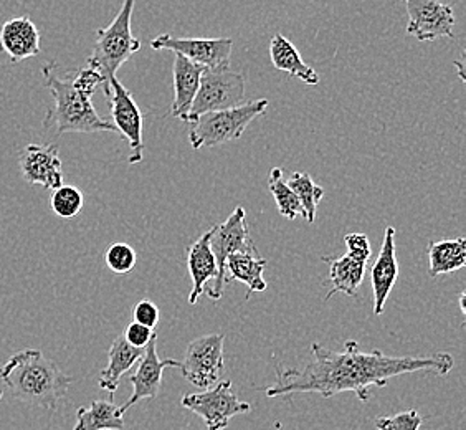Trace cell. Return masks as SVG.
<instances>
[{
    "instance_id": "obj_1",
    "label": "cell",
    "mask_w": 466,
    "mask_h": 430,
    "mask_svg": "<svg viewBox=\"0 0 466 430\" xmlns=\"http://www.w3.org/2000/svg\"><path fill=\"white\" fill-rule=\"evenodd\" d=\"M313 358L301 368H277V379L265 389L267 397H285L296 393H316L323 397L354 393L360 403L370 399V387H386L389 379L429 373L447 376L455 366L449 353L431 356H386L382 351L364 353L356 341H348L344 351H331L314 343Z\"/></svg>"
},
{
    "instance_id": "obj_2",
    "label": "cell",
    "mask_w": 466,
    "mask_h": 430,
    "mask_svg": "<svg viewBox=\"0 0 466 430\" xmlns=\"http://www.w3.org/2000/svg\"><path fill=\"white\" fill-rule=\"evenodd\" d=\"M0 379L12 397L46 411L56 409L73 383L54 359L38 350L18 351L0 368Z\"/></svg>"
},
{
    "instance_id": "obj_3",
    "label": "cell",
    "mask_w": 466,
    "mask_h": 430,
    "mask_svg": "<svg viewBox=\"0 0 466 430\" xmlns=\"http://www.w3.org/2000/svg\"><path fill=\"white\" fill-rule=\"evenodd\" d=\"M42 75L55 99L54 107L48 109L44 121L46 129H54L55 136L99 131L117 133L113 123L99 117L96 108L93 107L91 95L73 83V73L60 77L56 72V63L52 62L44 67Z\"/></svg>"
},
{
    "instance_id": "obj_4",
    "label": "cell",
    "mask_w": 466,
    "mask_h": 430,
    "mask_svg": "<svg viewBox=\"0 0 466 430\" xmlns=\"http://www.w3.org/2000/svg\"><path fill=\"white\" fill-rule=\"evenodd\" d=\"M135 5L136 0H123L115 20L108 27L99 28L96 32V42L88 58V67L105 78V91L108 90L109 80L116 77L117 70L141 50V42L131 30Z\"/></svg>"
},
{
    "instance_id": "obj_5",
    "label": "cell",
    "mask_w": 466,
    "mask_h": 430,
    "mask_svg": "<svg viewBox=\"0 0 466 430\" xmlns=\"http://www.w3.org/2000/svg\"><path fill=\"white\" fill-rule=\"evenodd\" d=\"M268 107L267 98L253 99L240 107L200 115L190 123L188 143L194 149H202L235 141L245 133L251 121L267 113Z\"/></svg>"
},
{
    "instance_id": "obj_6",
    "label": "cell",
    "mask_w": 466,
    "mask_h": 430,
    "mask_svg": "<svg viewBox=\"0 0 466 430\" xmlns=\"http://www.w3.org/2000/svg\"><path fill=\"white\" fill-rule=\"evenodd\" d=\"M245 99V77L228 68H204L198 95L188 111L186 123L212 111L240 107Z\"/></svg>"
},
{
    "instance_id": "obj_7",
    "label": "cell",
    "mask_w": 466,
    "mask_h": 430,
    "mask_svg": "<svg viewBox=\"0 0 466 430\" xmlns=\"http://www.w3.org/2000/svg\"><path fill=\"white\" fill-rule=\"evenodd\" d=\"M224 343L225 336L220 333L190 341L186 358L180 361L182 376L202 391L218 384L225 366Z\"/></svg>"
},
{
    "instance_id": "obj_8",
    "label": "cell",
    "mask_w": 466,
    "mask_h": 430,
    "mask_svg": "<svg viewBox=\"0 0 466 430\" xmlns=\"http://www.w3.org/2000/svg\"><path fill=\"white\" fill-rule=\"evenodd\" d=\"M247 212L242 206L237 207L224 224L216 225L210 229V249L216 257L217 278L214 285L207 290V296L210 300H220L224 295L225 288V263L228 257L237 251H247L253 245L250 237V229L247 225Z\"/></svg>"
},
{
    "instance_id": "obj_9",
    "label": "cell",
    "mask_w": 466,
    "mask_h": 430,
    "mask_svg": "<svg viewBox=\"0 0 466 430\" xmlns=\"http://www.w3.org/2000/svg\"><path fill=\"white\" fill-rule=\"evenodd\" d=\"M182 407L198 414L206 422L207 430H224L235 415L250 413L251 405L233 394L232 383L222 381L218 384L194 394L182 397Z\"/></svg>"
},
{
    "instance_id": "obj_10",
    "label": "cell",
    "mask_w": 466,
    "mask_h": 430,
    "mask_svg": "<svg viewBox=\"0 0 466 430\" xmlns=\"http://www.w3.org/2000/svg\"><path fill=\"white\" fill-rule=\"evenodd\" d=\"M154 50H171L202 68H228L232 56V38H186L161 34L151 42Z\"/></svg>"
},
{
    "instance_id": "obj_11",
    "label": "cell",
    "mask_w": 466,
    "mask_h": 430,
    "mask_svg": "<svg viewBox=\"0 0 466 430\" xmlns=\"http://www.w3.org/2000/svg\"><path fill=\"white\" fill-rule=\"evenodd\" d=\"M111 107L113 125L117 133L125 136L131 148L129 164H139L143 161V113L136 103L133 93L126 90L125 85L113 77L108 83V90L105 91Z\"/></svg>"
},
{
    "instance_id": "obj_12",
    "label": "cell",
    "mask_w": 466,
    "mask_h": 430,
    "mask_svg": "<svg viewBox=\"0 0 466 430\" xmlns=\"http://www.w3.org/2000/svg\"><path fill=\"white\" fill-rule=\"evenodd\" d=\"M409 26L407 34L420 42H433L441 36L453 38L455 12L440 0H404Z\"/></svg>"
},
{
    "instance_id": "obj_13",
    "label": "cell",
    "mask_w": 466,
    "mask_h": 430,
    "mask_svg": "<svg viewBox=\"0 0 466 430\" xmlns=\"http://www.w3.org/2000/svg\"><path fill=\"white\" fill-rule=\"evenodd\" d=\"M22 176L28 184L55 189L63 186V168L56 144H28L18 156Z\"/></svg>"
},
{
    "instance_id": "obj_14",
    "label": "cell",
    "mask_w": 466,
    "mask_h": 430,
    "mask_svg": "<svg viewBox=\"0 0 466 430\" xmlns=\"http://www.w3.org/2000/svg\"><path fill=\"white\" fill-rule=\"evenodd\" d=\"M157 333L154 334L153 340L144 350L143 358L137 363V369L135 374L129 376V383L133 385V394L126 401L125 405L119 407L121 414L127 409L143 401V399H154L159 389H161L162 373L164 369L179 368L180 361L176 359H159L157 356Z\"/></svg>"
},
{
    "instance_id": "obj_15",
    "label": "cell",
    "mask_w": 466,
    "mask_h": 430,
    "mask_svg": "<svg viewBox=\"0 0 466 430\" xmlns=\"http://www.w3.org/2000/svg\"><path fill=\"white\" fill-rule=\"evenodd\" d=\"M400 273L395 251V229L387 227L384 232L382 247L377 255V261L372 265V292H374V313H384L387 298L394 288L395 282Z\"/></svg>"
},
{
    "instance_id": "obj_16",
    "label": "cell",
    "mask_w": 466,
    "mask_h": 430,
    "mask_svg": "<svg viewBox=\"0 0 466 430\" xmlns=\"http://www.w3.org/2000/svg\"><path fill=\"white\" fill-rule=\"evenodd\" d=\"M0 50L18 63L40 54V32L30 17L7 20L0 28Z\"/></svg>"
},
{
    "instance_id": "obj_17",
    "label": "cell",
    "mask_w": 466,
    "mask_h": 430,
    "mask_svg": "<svg viewBox=\"0 0 466 430\" xmlns=\"http://www.w3.org/2000/svg\"><path fill=\"white\" fill-rule=\"evenodd\" d=\"M267 265L268 261L261 257L258 249L253 243L250 249L237 251L228 257L225 263V282L237 280L245 283L248 287L245 300H250L251 293H260L268 288L263 278Z\"/></svg>"
},
{
    "instance_id": "obj_18",
    "label": "cell",
    "mask_w": 466,
    "mask_h": 430,
    "mask_svg": "<svg viewBox=\"0 0 466 430\" xmlns=\"http://www.w3.org/2000/svg\"><path fill=\"white\" fill-rule=\"evenodd\" d=\"M188 275L192 278V290L188 293V303L196 305L204 295L206 285L217 278V261L210 249V230L202 233L187 251Z\"/></svg>"
},
{
    "instance_id": "obj_19",
    "label": "cell",
    "mask_w": 466,
    "mask_h": 430,
    "mask_svg": "<svg viewBox=\"0 0 466 430\" xmlns=\"http://www.w3.org/2000/svg\"><path fill=\"white\" fill-rule=\"evenodd\" d=\"M204 68L196 63L188 62L182 55H176L174 60V101L171 115L179 119H186L192 108V103L200 87V77Z\"/></svg>"
},
{
    "instance_id": "obj_20",
    "label": "cell",
    "mask_w": 466,
    "mask_h": 430,
    "mask_svg": "<svg viewBox=\"0 0 466 430\" xmlns=\"http://www.w3.org/2000/svg\"><path fill=\"white\" fill-rule=\"evenodd\" d=\"M144 350L131 346L125 336H117L108 351V366L99 374V387L115 397L121 377L129 373L143 358Z\"/></svg>"
},
{
    "instance_id": "obj_21",
    "label": "cell",
    "mask_w": 466,
    "mask_h": 430,
    "mask_svg": "<svg viewBox=\"0 0 466 430\" xmlns=\"http://www.w3.org/2000/svg\"><path fill=\"white\" fill-rule=\"evenodd\" d=\"M323 261L329 265V282H331V290L326 295V302L331 300L336 293H344L356 298L358 288L362 285L366 277L368 263L358 261L348 253L342 257L326 255L323 257Z\"/></svg>"
},
{
    "instance_id": "obj_22",
    "label": "cell",
    "mask_w": 466,
    "mask_h": 430,
    "mask_svg": "<svg viewBox=\"0 0 466 430\" xmlns=\"http://www.w3.org/2000/svg\"><path fill=\"white\" fill-rule=\"evenodd\" d=\"M269 58H271L273 67L279 72H285L289 77L299 78L309 87H316L319 83L318 73L303 62L298 48L281 34L273 36L269 42Z\"/></svg>"
},
{
    "instance_id": "obj_23",
    "label": "cell",
    "mask_w": 466,
    "mask_h": 430,
    "mask_svg": "<svg viewBox=\"0 0 466 430\" xmlns=\"http://www.w3.org/2000/svg\"><path fill=\"white\" fill-rule=\"evenodd\" d=\"M466 265V241L463 237L431 242L429 275L431 278L455 273Z\"/></svg>"
},
{
    "instance_id": "obj_24",
    "label": "cell",
    "mask_w": 466,
    "mask_h": 430,
    "mask_svg": "<svg viewBox=\"0 0 466 430\" xmlns=\"http://www.w3.org/2000/svg\"><path fill=\"white\" fill-rule=\"evenodd\" d=\"M119 405L113 399L93 401L88 407L76 411V424L73 430H123L125 421Z\"/></svg>"
},
{
    "instance_id": "obj_25",
    "label": "cell",
    "mask_w": 466,
    "mask_h": 430,
    "mask_svg": "<svg viewBox=\"0 0 466 430\" xmlns=\"http://www.w3.org/2000/svg\"><path fill=\"white\" fill-rule=\"evenodd\" d=\"M287 184L295 192L296 198L301 204L303 219L308 224H313L316 219V209L324 196V189L314 184V180L303 172H291Z\"/></svg>"
},
{
    "instance_id": "obj_26",
    "label": "cell",
    "mask_w": 466,
    "mask_h": 430,
    "mask_svg": "<svg viewBox=\"0 0 466 430\" xmlns=\"http://www.w3.org/2000/svg\"><path fill=\"white\" fill-rule=\"evenodd\" d=\"M269 192L273 194L279 214L288 220H295L296 217H303V209L295 192L288 186L287 179L283 178L281 168H273L269 170Z\"/></svg>"
},
{
    "instance_id": "obj_27",
    "label": "cell",
    "mask_w": 466,
    "mask_h": 430,
    "mask_svg": "<svg viewBox=\"0 0 466 430\" xmlns=\"http://www.w3.org/2000/svg\"><path fill=\"white\" fill-rule=\"evenodd\" d=\"M85 204L83 192L80 189L73 186H62L55 189L54 194L50 196V207L55 214L60 219H73L80 214Z\"/></svg>"
},
{
    "instance_id": "obj_28",
    "label": "cell",
    "mask_w": 466,
    "mask_h": 430,
    "mask_svg": "<svg viewBox=\"0 0 466 430\" xmlns=\"http://www.w3.org/2000/svg\"><path fill=\"white\" fill-rule=\"evenodd\" d=\"M136 261H137V255L135 249L125 242L111 243L105 253L106 267L116 275L131 273L136 267Z\"/></svg>"
},
{
    "instance_id": "obj_29",
    "label": "cell",
    "mask_w": 466,
    "mask_h": 430,
    "mask_svg": "<svg viewBox=\"0 0 466 430\" xmlns=\"http://www.w3.org/2000/svg\"><path fill=\"white\" fill-rule=\"evenodd\" d=\"M423 419L417 411L395 414L390 417L376 419L377 430H419Z\"/></svg>"
},
{
    "instance_id": "obj_30",
    "label": "cell",
    "mask_w": 466,
    "mask_h": 430,
    "mask_svg": "<svg viewBox=\"0 0 466 430\" xmlns=\"http://www.w3.org/2000/svg\"><path fill=\"white\" fill-rule=\"evenodd\" d=\"M344 243L348 247V255L368 263L370 255H372V251H370V242H369V237L366 233H348L344 237Z\"/></svg>"
},
{
    "instance_id": "obj_31",
    "label": "cell",
    "mask_w": 466,
    "mask_h": 430,
    "mask_svg": "<svg viewBox=\"0 0 466 430\" xmlns=\"http://www.w3.org/2000/svg\"><path fill=\"white\" fill-rule=\"evenodd\" d=\"M159 318H161L159 308L154 305L153 302H149V300H141L133 308V322L144 324V326H147L151 330H156Z\"/></svg>"
},
{
    "instance_id": "obj_32",
    "label": "cell",
    "mask_w": 466,
    "mask_h": 430,
    "mask_svg": "<svg viewBox=\"0 0 466 430\" xmlns=\"http://www.w3.org/2000/svg\"><path fill=\"white\" fill-rule=\"evenodd\" d=\"M156 334V330H151V328H147V326H144V324H139V322H131V324H127V328H126L125 340L131 344V346H135V348H139V350H146V346L149 344V341L153 340V336Z\"/></svg>"
},
{
    "instance_id": "obj_33",
    "label": "cell",
    "mask_w": 466,
    "mask_h": 430,
    "mask_svg": "<svg viewBox=\"0 0 466 430\" xmlns=\"http://www.w3.org/2000/svg\"><path fill=\"white\" fill-rule=\"evenodd\" d=\"M465 300H466V293H465V292H461V293H460V310H461V313H463V314H466Z\"/></svg>"
},
{
    "instance_id": "obj_34",
    "label": "cell",
    "mask_w": 466,
    "mask_h": 430,
    "mask_svg": "<svg viewBox=\"0 0 466 430\" xmlns=\"http://www.w3.org/2000/svg\"><path fill=\"white\" fill-rule=\"evenodd\" d=\"M2 368V366H0ZM4 397V384H2V379H0V399Z\"/></svg>"
}]
</instances>
